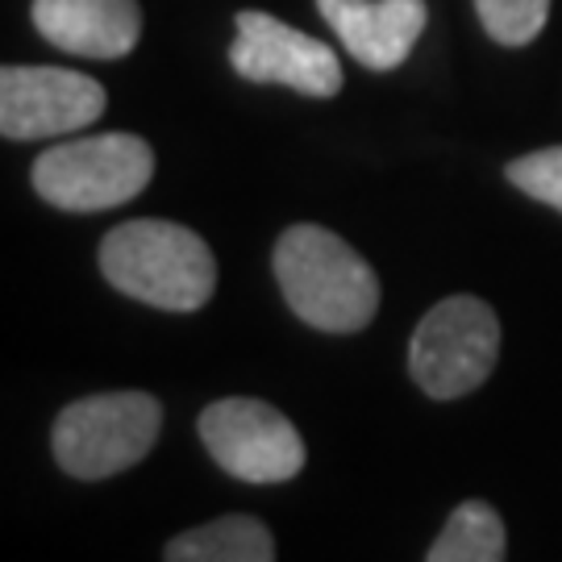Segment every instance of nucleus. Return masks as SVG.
<instances>
[{
    "label": "nucleus",
    "instance_id": "1",
    "mask_svg": "<svg viewBox=\"0 0 562 562\" xmlns=\"http://www.w3.org/2000/svg\"><path fill=\"white\" fill-rule=\"evenodd\" d=\"M271 267L288 308L322 334H359L380 313L375 267L325 225H288Z\"/></svg>",
    "mask_w": 562,
    "mask_h": 562
},
{
    "label": "nucleus",
    "instance_id": "2",
    "mask_svg": "<svg viewBox=\"0 0 562 562\" xmlns=\"http://www.w3.org/2000/svg\"><path fill=\"white\" fill-rule=\"evenodd\" d=\"M101 276L121 296L162 313H196L217 292V259L209 241L188 225L159 217L109 229L101 241Z\"/></svg>",
    "mask_w": 562,
    "mask_h": 562
},
{
    "label": "nucleus",
    "instance_id": "3",
    "mask_svg": "<svg viewBox=\"0 0 562 562\" xmlns=\"http://www.w3.org/2000/svg\"><path fill=\"white\" fill-rule=\"evenodd\" d=\"M34 192L63 213H104L142 196L155 180V150L138 134H88L55 142L34 159Z\"/></svg>",
    "mask_w": 562,
    "mask_h": 562
},
{
    "label": "nucleus",
    "instance_id": "4",
    "mask_svg": "<svg viewBox=\"0 0 562 562\" xmlns=\"http://www.w3.org/2000/svg\"><path fill=\"white\" fill-rule=\"evenodd\" d=\"M162 429V404L150 392H97L55 417L50 450L71 480H109L138 467Z\"/></svg>",
    "mask_w": 562,
    "mask_h": 562
},
{
    "label": "nucleus",
    "instance_id": "5",
    "mask_svg": "<svg viewBox=\"0 0 562 562\" xmlns=\"http://www.w3.org/2000/svg\"><path fill=\"white\" fill-rule=\"evenodd\" d=\"M501 359V317L480 296H446L408 341V371L429 401H459L487 383Z\"/></svg>",
    "mask_w": 562,
    "mask_h": 562
},
{
    "label": "nucleus",
    "instance_id": "6",
    "mask_svg": "<svg viewBox=\"0 0 562 562\" xmlns=\"http://www.w3.org/2000/svg\"><path fill=\"white\" fill-rule=\"evenodd\" d=\"M209 459L246 483H288L304 471L301 429L276 404L255 396L213 401L196 422Z\"/></svg>",
    "mask_w": 562,
    "mask_h": 562
},
{
    "label": "nucleus",
    "instance_id": "7",
    "mask_svg": "<svg viewBox=\"0 0 562 562\" xmlns=\"http://www.w3.org/2000/svg\"><path fill=\"white\" fill-rule=\"evenodd\" d=\"M234 30L229 67L246 83H283L308 101H329L341 92V63L322 38L259 9H241Z\"/></svg>",
    "mask_w": 562,
    "mask_h": 562
},
{
    "label": "nucleus",
    "instance_id": "8",
    "mask_svg": "<svg viewBox=\"0 0 562 562\" xmlns=\"http://www.w3.org/2000/svg\"><path fill=\"white\" fill-rule=\"evenodd\" d=\"M109 109L101 80L71 67H4L0 71V134L9 142H38L80 134Z\"/></svg>",
    "mask_w": 562,
    "mask_h": 562
},
{
    "label": "nucleus",
    "instance_id": "9",
    "mask_svg": "<svg viewBox=\"0 0 562 562\" xmlns=\"http://www.w3.org/2000/svg\"><path fill=\"white\" fill-rule=\"evenodd\" d=\"M317 13L367 71L404 67L429 21L425 0H317Z\"/></svg>",
    "mask_w": 562,
    "mask_h": 562
},
{
    "label": "nucleus",
    "instance_id": "10",
    "mask_svg": "<svg viewBox=\"0 0 562 562\" xmlns=\"http://www.w3.org/2000/svg\"><path fill=\"white\" fill-rule=\"evenodd\" d=\"M30 21L50 46L80 59H125L142 38L138 0H34Z\"/></svg>",
    "mask_w": 562,
    "mask_h": 562
},
{
    "label": "nucleus",
    "instance_id": "11",
    "mask_svg": "<svg viewBox=\"0 0 562 562\" xmlns=\"http://www.w3.org/2000/svg\"><path fill=\"white\" fill-rule=\"evenodd\" d=\"M162 562H276V538L259 517L234 513L176 533Z\"/></svg>",
    "mask_w": 562,
    "mask_h": 562
},
{
    "label": "nucleus",
    "instance_id": "12",
    "mask_svg": "<svg viewBox=\"0 0 562 562\" xmlns=\"http://www.w3.org/2000/svg\"><path fill=\"white\" fill-rule=\"evenodd\" d=\"M508 533L501 513L483 501H462L442 525L438 542L429 546L425 562H504Z\"/></svg>",
    "mask_w": 562,
    "mask_h": 562
},
{
    "label": "nucleus",
    "instance_id": "13",
    "mask_svg": "<svg viewBox=\"0 0 562 562\" xmlns=\"http://www.w3.org/2000/svg\"><path fill=\"white\" fill-rule=\"evenodd\" d=\"M483 34L501 46H529L550 21V0H475Z\"/></svg>",
    "mask_w": 562,
    "mask_h": 562
},
{
    "label": "nucleus",
    "instance_id": "14",
    "mask_svg": "<svg viewBox=\"0 0 562 562\" xmlns=\"http://www.w3.org/2000/svg\"><path fill=\"white\" fill-rule=\"evenodd\" d=\"M508 183L525 192L529 201L550 204L562 213V146H546V150H529L521 159L504 167Z\"/></svg>",
    "mask_w": 562,
    "mask_h": 562
}]
</instances>
